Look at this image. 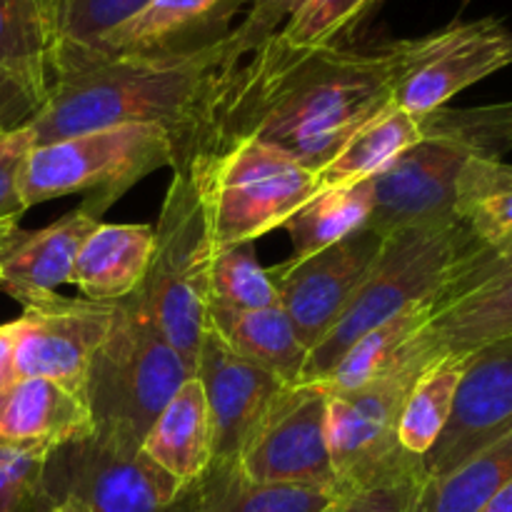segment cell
Listing matches in <instances>:
<instances>
[{"label":"cell","instance_id":"19","mask_svg":"<svg viewBox=\"0 0 512 512\" xmlns=\"http://www.w3.org/2000/svg\"><path fill=\"white\" fill-rule=\"evenodd\" d=\"M100 223L103 215L83 200L45 228L15 230L0 250V290L25 308L70 285L75 255Z\"/></svg>","mask_w":512,"mask_h":512},{"label":"cell","instance_id":"15","mask_svg":"<svg viewBox=\"0 0 512 512\" xmlns=\"http://www.w3.org/2000/svg\"><path fill=\"white\" fill-rule=\"evenodd\" d=\"M512 433V335L470 353L443 435L423 458L425 478H440Z\"/></svg>","mask_w":512,"mask_h":512},{"label":"cell","instance_id":"29","mask_svg":"<svg viewBox=\"0 0 512 512\" xmlns=\"http://www.w3.org/2000/svg\"><path fill=\"white\" fill-rule=\"evenodd\" d=\"M433 313V300H428V303L403 310L388 323L368 330L363 338L355 340L340 355L333 370L318 385L325 390H333V393H350V390H360L373 380L388 375L390 370L398 368L408 340L433 318Z\"/></svg>","mask_w":512,"mask_h":512},{"label":"cell","instance_id":"25","mask_svg":"<svg viewBox=\"0 0 512 512\" xmlns=\"http://www.w3.org/2000/svg\"><path fill=\"white\" fill-rule=\"evenodd\" d=\"M200 485L203 512H330L340 493L288 483H258L233 463H210Z\"/></svg>","mask_w":512,"mask_h":512},{"label":"cell","instance_id":"2","mask_svg":"<svg viewBox=\"0 0 512 512\" xmlns=\"http://www.w3.org/2000/svg\"><path fill=\"white\" fill-rule=\"evenodd\" d=\"M225 55L223 40L190 55L60 60L50 70L48 98L25 125L33 143L45 145L113 125L160 123L173 138L175 170L188 158Z\"/></svg>","mask_w":512,"mask_h":512},{"label":"cell","instance_id":"33","mask_svg":"<svg viewBox=\"0 0 512 512\" xmlns=\"http://www.w3.org/2000/svg\"><path fill=\"white\" fill-rule=\"evenodd\" d=\"M280 305L278 288L258 260L255 243L215 248L210 260V308L260 310ZM208 308V310H210Z\"/></svg>","mask_w":512,"mask_h":512},{"label":"cell","instance_id":"37","mask_svg":"<svg viewBox=\"0 0 512 512\" xmlns=\"http://www.w3.org/2000/svg\"><path fill=\"white\" fill-rule=\"evenodd\" d=\"M298 0H253L245 10L243 20L233 28V33L225 38L228 55H225L223 68H233L240 60L248 58L255 48L273 38L280 25L288 20Z\"/></svg>","mask_w":512,"mask_h":512},{"label":"cell","instance_id":"1","mask_svg":"<svg viewBox=\"0 0 512 512\" xmlns=\"http://www.w3.org/2000/svg\"><path fill=\"white\" fill-rule=\"evenodd\" d=\"M413 38L378 48L288 50L275 38L233 68H220L183 165L210 143L255 138L318 173L393 105ZM180 168V165H178Z\"/></svg>","mask_w":512,"mask_h":512},{"label":"cell","instance_id":"8","mask_svg":"<svg viewBox=\"0 0 512 512\" xmlns=\"http://www.w3.org/2000/svg\"><path fill=\"white\" fill-rule=\"evenodd\" d=\"M428 365L403 360L383 378L350 393H328V443L340 493L425 475L423 458L405 453L398 423L405 398Z\"/></svg>","mask_w":512,"mask_h":512},{"label":"cell","instance_id":"20","mask_svg":"<svg viewBox=\"0 0 512 512\" xmlns=\"http://www.w3.org/2000/svg\"><path fill=\"white\" fill-rule=\"evenodd\" d=\"M93 438L85 398L45 378H13L0 385V443L58 450Z\"/></svg>","mask_w":512,"mask_h":512},{"label":"cell","instance_id":"36","mask_svg":"<svg viewBox=\"0 0 512 512\" xmlns=\"http://www.w3.org/2000/svg\"><path fill=\"white\" fill-rule=\"evenodd\" d=\"M53 450L0 443V512H48L55 505L45 483Z\"/></svg>","mask_w":512,"mask_h":512},{"label":"cell","instance_id":"34","mask_svg":"<svg viewBox=\"0 0 512 512\" xmlns=\"http://www.w3.org/2000/svg\"><path fill=\"white\" fill-rule=\"evenodd\" d=\"M153 0H48L53 20V55L90 50ZM50 55V60H53Z\"/></svg>","mask_w":512,"mask_h":512},{"label":"cell","instance_id":"4","mask_svg":"<svg viewBox=\"0 0 512 512\" xmlns=\"http://www.w3.org/2000/svg\"><path fill=\"white\" fill-rule=\"evenodd\" d=\"M475 250L478 245L455 215L415 223L385 235L383 248L353 303L335 328L308 353L300 383H320L340 355L368 330L388 323L403 310L438 298L455 265Z\"/></svg>","mask_w":512,"mask_h":512},{"label":"cell","instance_id":"21","mask_svg":"<svg viewBox=\"0 0 512 512\" xmlns=\"http://www.w3.org/2000/svg\"><path fill=\"white\" fill-rule=\"evenodd\" d=\"M512 335V273L480 285L435 313L403 350V360L430 365L440 355H468Z\"/></svg>","mask_w":512,"mask_h":512},{"label":"cell","instance_id":"16","mask_svg":"<svg viewBox=\"0 0 512 512\" xmlns=\"http://www.w3.org/2000/svg\"><path fill=\"white\" fill-rule=\"evenodd\" d=\"M253 0H153L140 13L125 20L115 30L98 40L90 50L80 53H58L55 63L68 58H115V55H190L220 45L235 28V18ZM53 75V73H50Z\"/></svg>","mask_w":512,"mask_h":512},{"label":"cell","instance_id":"28","mask_svg":"<svg viewBox=\"0 0 512 512\" xmlns=\"http://www.w3.org/2000/svg\"><path fill=\"white\" fill-rule=\"evenodd\" d=\"M468 355H440L410 388L398 423V443L405 453L425 458L448 425L455 408L460 380L468 368Z\"/></svg>","mask_w":512,"mask_h":512},{"label":"cell","instance_id":"40","mask_svg":"<svg viewBox=\"0 0 512 512\" xmlns=\"http://www.w3.org/2000/svg\"><path fill=\"white\" fill-rule=\"evenodd\" d=\"M423 480L425 475H410V478L348 490L340 493L338 503L330 512H415Z\"/></svg>","mask_w":512,"mask_h":512},{"label":"cell","instance_id":"42","mask_svg":"<svg viewBox=\"0 0 512 512\" xmlns=\"http://www.w3.org/2000/svg\"><path fill=\"white\" fill-rule=\"evenodd\" d=\"M480 512H512V478L480 508Z\"/></svg>","mask_w":512,"mask_h":512},{"label":"cell","instance_id":"38","mask_svg":"<svg viewBox=\"0 0 512 512\" xmlns=\"http://www.w3.org/2000/svg\"><path fill=\"white\" fill-rule=\"evenodd\" d=\"M508 273H512V243L498 250H478V253H470L468 258L455 265L448 283L443 285L438 298H433V310L440 313V310L453 305L463 295L473 293L480 285L490 283L495 278H503Z\"/></svg>","mask_w":512,"mask_h":512},{"label":"cell","instance_id":"18","mask_svg":"<svg viewBox=\"0 0 512 512\" xmlns=\"http://www.w3.org/2000/svg\"><path fill=\"white\" fill-rule=\"evenodd\" d=\"M53 20L48 0H0V123L20 128L48 98Z\"/></svg>","mask_w":512,"mask_h":512},{"label":"cell","instance_id":"31","mask_svg":"<svg viewBox=\"0 0 512 512\" xmlns=\"http://www.w3.org/2000/svg\"><path fill=\"white\" fill-rule=\"evenodd\" d=\"M512 478V433L440 478H425L415 512H480Z\"/></svg>","mask_w":512,"mask_h":512},{"label":"cell","instance_id":"41","mask_svg":"<svg viewBox=\"0 0 512 512\" xmlns=\"http://www.w3.org/2000/svg\"><path fill=\"white\" fill-rule=\"evenodd\" d=\"M13 350H15V328L13 320L0 325V385L13 380Z\"/></svg>","mask_w":512,"mask_h":512},{"label":"cell","instance_id":"6","mask_svg":"<svg viewBox=\"0 0 512 512\" xmlns=\"http://www.w3.org/2000/svg\"><path fill=\"white\" fill-rule=\"evenodd\" d=\"M153 228V260L140 288L158 330L193 375L210 328L213 240L198 183L188 168L173 170Z\"/></svg>","mask_w":512,"mask_h":512},{"label":"cell","instance_id":"11","mask_svg":"<svg viewBox=\"0 0 512 512\" xmlns=\"http://www.w3.org/2000/svg\"><path fill=\"white\" fill-rule=\"evenodd\" d=\"M115 303L50 295L13 320V378H45L85 398L95 353L108 338Z\"/></svg>","mask_w":512,"mask_h":512},{"label":"cell","instance_id":"22","mask_svg":"<svg viewBox=\"0 0 512 512\" xmlns=\"http://www.w3.org/2000/svg\"><path fill=\"white\" fill-rule=\"evenodd\" d=\"M153 250V225L100 223L75 255L70 285L95 303H120L145 283Z\"/></svg>","mask_w":512,"mask_h":512},{"label":"cell","instance_id":"17","mask_svg":"<svg viewBox=\"0 0 512 512\" xmlns=\"http://www.w3.org/2000/svg\"><path fill=\"white\" fill-rule=\"evenodd\" d=\"M193 375L203 385L208 403L213 463L238 465L245 445L285 383L268 370L238 358L210 328Z\"/></svg>","mask_w":512,"mask_h":512},{"label":"cell","instance_id":"23","mask_svg":"<svg viewBox=\"0 0 512 512\" xmlns=\"http://www.w3.org/2000/svg\"><path fill=\"white\" fill-rule=\"evenodd\" d=\"M140 453L178 483L195 485L213 463L208 403L203 385L190 375L145 435Z\"/></svg>","mask_w":512,"mask_h":512},{"label":"cell","instance_id":"43","mask_svg":"<svg viewBox=\"0 0 512 512\" xmlns=\"http://www.w3.org/2000/svg\"><path fill=\"white\" fill-rule=\"evenodd\" d=\"M48 512H90V508L75 495H68V498H60Z\"/></svg>","mask_w":512,"mask_h":512},{"label":"cell","instance_id":"27","mask_svg":"<svg viewBox=\"0 0 512 512\" xmlns=\"http://www.w3.org/2000/svg\"><path fill=\"white\" fill-rule=\"evenodd\" d=\"M453 213L478 250L512 243V163L468 160L455 190Z\"/></svg>","mask_w":512,"mask_h":512},{"label":"cell","instance_id":"46","mask_svg":"<svg viewBox=\"0 0 512 512\" xmlns=\"http://www.w3.org/2000/svg\"><path fill=\"white\" fill-rule=\"evenodd\" d=\"M0 128H5V125H3V123H0Z\"/></svg>","mask_w":512,"mask_h":512},{"label":"cell","instance_id":"35","mask_svg":"<svg viewBox=\"0 0 512 512\" xmlns=\"http://www.w3.org/2000/svg\"><path fill=\"white\" fill-rule=\"evenodd\" d=\"M378 0H298L278 33L288 50H318L340 45L338 40L368 13Z\"/></svg>","mask_w":512,"mask_h":512},{"label":"cell","instance_id":"7","mask_svg":"<svg viewBox=\"0 0 512 512\" xmlns=\"http://www.w3.org/2000/svg\"><path fill=\"white\" fill-rule=\"evenodd\" d=\"M175 148L160 123H128L33 145L20 173L25 210L80 193L100 215L133 185L160 168H173Z\"/></svg>","mask_w":512,"mask_h":512},{"label":"cell","instance_id":"9","mask_svg":"<svg viewBox=\"0 0 512 512\" xmlns=\"http://www.w3.org/2000/svg\"><path fill=\"white\" fill-rule=\"evenodd\" d=\"M45 483L55 503L75 495L90 512H203L198 483H178L143 453H115L93 438L53 450Z\"/></svg>","mask_w":512,"mask_h":512},{"label":"cell","instance_id":"30","mask_svg":"<svg viewBox=\"0 0 512 512\" xmlns=\"http://www.w3.org/2000/svg\"><path fill=\"white\" fill-rule=\"evenodd\" d=\"M373 195L370 183L348 188H320L305 205H300L283 225L293 243L288 260H305L368 225Z\"/></svg>","mask_w":512,"mask_h":512},{"label":"cell","instance_id":"10","mask_svg":"<svg viewBox=\"0 0 512 512\" xmlns=\"http://www.w3.org/2000/svg\"><path fill=\"white\" fill-rule=\"evenodd\" d=\"M258 483L328 488L335 483L328 443V393L318 383L285 385L238 460Z\"/></svg>","mask_w":512,"mask_h":512},{"label":"cell","instance_id":"44","mask_svg":"<svg viewBox=\"0 0 512 512\" xmlns=\"http://www.w3.org/2000/svg\"><path fill=\"white\" fill-rule=\"evenodd\" d=\"M18 228H20V223H5V225H0V250H3V245L8 243L10 235H13Z\"/></svg>","mask_w":512,"mask_h":512},{"label":"cell","instance_id":"5","mask_svg":"<svg viewBox=\"0 0 512 512\" xmlns=\"http://www.w3.org/2000/svg\"><path fill=\"white\" fill-rule=\"evenodd\" d=\"M180 168L198 183L213 250L255 243L283 228L320 190L318 173L255 138L210 143Z\"/></svg>","mask_w":512,"mask_h":512},{"label":"cell","instance_id":"3","mask_svg":"<svg viewBox=\"0 0 512 512\" xmlns=\"http://www.w3.org/2000/svg\"><path fill=\"white\" fill-rule=\"evenodd\" d=\"M188 378L183 358L155 325L143 288L115 303L113 325L85 383L95 443L140 453L148 430Z\"/></svg>","mask_w":512,"mask_h":512},{"label":"cell","instance_id":"14","mask_svg":"<svg viewBox=\"0 0 512 512\" xmlns=\"http://www.w3.org/2000/svg\"><path fill=\"white\" fill-rule=\"evenodd\" d=\"M473 155L443 135H423L370 178L373 208L365 228L390 235L428 220L453 218L460 173Z\"/></svg>","mask_w":512,"mask_h":512},{"label":"cell","instance_id":"12","mask_svg":"<svg viewBox=\"0 0 512 512\" xmlns=\"http://www.w3.org/2000/svg\"><path fill=\"white\" fill-rule=\"evenodd\" d=\"M510 33L500 18H480L413 38L410 65L395 85L393 103L413 115L443 108L465 88L512 65Z\"/></svg>","mask_w":512,"mask_h":512},{"label":"cell","instance_id":"45","mask_svg":"<svg viewBox=\"0 0 512 512\" xmlns=\"http://www.w3.org/2000/svg\"><path fill=\"white\" fill-rule=\"evenodd\" d=\"M510 60H512V33H510Z\"/></svg>","mask_w":512,"mask_h":512},{"label":"cell","instance_id":"13","mask_svg":"<svg viewBox=\"0 0 512 512\" xmlns=\"http://www.w3.org/2000/svg\"><path fill=\"white\" fill-rule=\"evenodd\" d=\"M385 235L363 228L305 260L268 268L300 343L310 350L335 328L368 278Z\"/></svg>","mask_w":512,"mask_h":512},{"label":"cell","instance_id":"32","mask_svg":"<svg viewBox=\"0 0 512 512\" xmlns=\"http://www.w3.org/2000/svg\"><path fill=\"white\" fill-rule=\"evenodd\" d=\"M423 135H443L463 145L473 158L503 160L512 153V100L473 105V108H435L420 115Z\"/></svg>","mask_w":512,"mask_h":512},{"label":"cell","instance_id":"39","mask_svg":"<svg viewBox=\"0 0 512 512\" xmlns=\"http://www.w3.org/2000/svg\"><path fill=\"white\" fill-rule=\"evenodd\" d=\"M33 145L28 125L0 128V225L20 223L23 218L25 205L20 200V173Z\"/></svg>","mask_w":512,"mask_h":512},{"label":"cell","instance_id":"24","mask_svg":"<svg viewBox=\"0 0 512 512\" xmlns=\"http://www.w3.org/2000/svg\"><path fill=\"white\" fill-rule=\"evenodd\" d=\"M208 325L238 358L268 370L285 385L303 380L308 348L300 343L283 305L260 310L210 308Z\"/></svg>","mask_w":512,"mask_h":512},{"label":"cell","instance_id":"26","mask_svg":"<svg viewBox=\"0 0 512 512\" xmlns=\"http://www.w3.org/2000/svg\"><path fill=\"white\" fill-rule=\"evenodd\" d=\"M423 138L420 115L398 105H388L368 125L358 130L325 168L318 170L320 188H348L375 178L400 153Z\"/></svg>","mask_w":512,"mask_h":512}]
</instances>
